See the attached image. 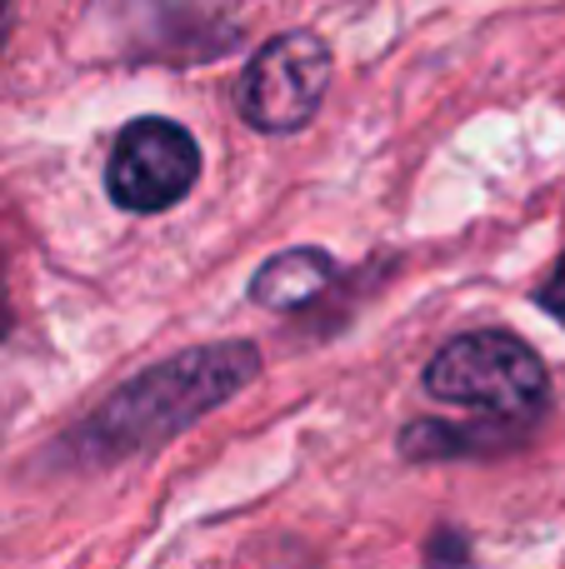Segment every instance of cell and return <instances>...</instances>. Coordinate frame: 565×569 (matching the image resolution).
<instances>
[{"label":"cell","instance_id":"obj_1","mask_svg":"<svg viewBox=\"0 0 565 569\" xmlns=\"http://www.w3.org/2000/svg\"><path fill=\"white\" fill-rule=\"evenodd\" d=\"M260 350L246 340H220L186 350L166 365H150L136 380H126L76 435H70V455L80 465H110L140 455L150 445H166L200 415L220 410L230 395L256 385Z\"/></svg>","mask_w":565,"mask_h":569},{"label":"cell","instance_id":"obj_2","mask_svg":"<svg viewBox=\"0 0 565 569\" xmlns=\"http://www.w3.org/2000/svg\"><path fill=\"white\" fill-rule=\"evenodd\" d=\"M430 400L476 410L490 420H531L546 410L551 375L541 355L511 330H470L440 345V355L426 365Z\"/></svg>","mask_w":565,"mask_h":569},{"label":"cell","instance_id":"obj_3","mask_svg":"<svg viewBox=\"0 0 565 569\" xmlns=\"http://www.w3.org/2000/svg\"><path fill=\"white\" fill-rule=\"evenodd\" d=\"M330 46L316 30H286V36L266 40L250 56L246 76L236 86V106L266 136H286L300 130L320 110L330 86Z\"/></svg>","mask_w":565,"mask_h":569},{"label":"cell","instance_id":"obj_4","mask_svg":"<svg viewBox=\"0 0 565 569\" xmlns=\"http://www.w3.org/2000/svg\"><path fill=\"white\" fill-rule=\"evenodd\" d=\"M200 180V146L186 126L160 116H140L120 130L116 150L106 166V190L120 210H170L176 200L190 196Z\"/></svg>","mask_w":565,"mask_h":569},{"label":"cell","instance_id":"obj_5","mask_svg":"<svg viewBox=\"0 0 565 569\" xmlns=\"http://www.w3.org/2000/svg\"><path fill=\"white\" fill-rule=\"evenodd\" d=\"M330 280H336V260L316 246H296V250L270 256L266 266L256 270L250 300L266 305V310H300V305H310L320 290H330Z\"/></svg>","mask_w":565,"mask_h":569},{"label":"cell","instance_id":"obj_6","mask_svg":"<svg viewBox=\"0 0 565 569\" xmlns=\"http://www.w3.org/2000/svg\"><path fill=\"white\" fill-rule=\"evenodd\" d=\"M536 300H541V310H546V315H556V320L565 325V256H561V266L551 270V280L541 284V295H536Z\"/></svg>","mask_w":565,"mask_h":569},{"label":"cell","instance_id":"obj_7","mask_svg":"<svg viewBox=\"0 0 565 569\" xmlns=\"http://www.w3.org/2000/svg\"><path fill=\"white\" fill-rule=\"evenodd\" d=\"M6 30H10V10L0 6V46H6Z\"/></svg>","mask_w":565,"mask_h":569}]
</instances>
